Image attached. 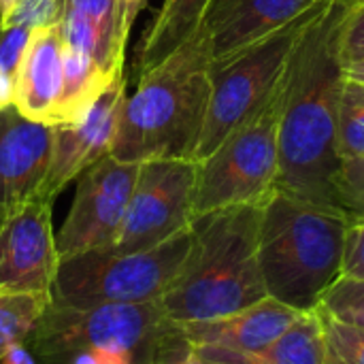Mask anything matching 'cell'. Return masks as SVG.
<instances>
[{"label": "cell", "mask_w": 364, "mask_h": 364, "mask_svg": "<svg viewBox=\"0 0 364 364\" xmlns=\"http://www.w3.org/2000/svg\"><path fill=\"white\" fill-rule=\"evenodd\" d=\"M354 0H324L303 28L279 85V173L275 190L339 211L335 177L346 85L341 30Z\"/></svg>", "instance_id": "6da1fadb"}, {"label": "cell", "mask_w": 364, "mask_h": 364, "mask_svg": "<svg viewBox=\"0 0 364 364\" xmlns=\"http://www.w3.org/2000/svg\"><path fill=\"white\" fill-rule=\"evenodd\" d=\"M260 205L196 215L192 247L160 305L175 324L209 322L243 311L267 296L258 264Z\"/></svg>", "instance_id": "7a4b0ae2"}, {"label": "cell", "mask_w": 364, "mask_h": 364, "mask_svg": "<svg viewBox=\"0 0 364 364\" xmlns=\"http://www.w3.org/2000/svg\"><path fill=\"white\" fill-rule=\"evenodd\" d=\"M209 68V45L196 30L166 60L139 75L136 92L124 100L109 154L134 164L194 160L211 94Z\"/></svg>", "instance_id": "3957f363"}, {"label": "cell", "mask_w": 364, "mask_h": 364, "mask_svg": "<svg viewBox=\"0 0 364 364\" xmlns=\"http://www.w3.org/2000/svg\"><path fill=\"white\" fill-rule=\"evenodd\" d=\"M348 226L346 213L275 190L262 205L258 232V264L267 296L296 311H314L341 277Z\"/></svg>", "instance_id": "277c9868"}, {"label": "cell", "mask_w": 364, "mask_h": 364, "mask_svg": "<svg viewBox=\"0 0 364 364\" xmlns=\"http://www.w3.org/2000/svg\"><path fill=\"white\" fill-rule=\"evenodd\" d=\"M179 333L160 301L87 309L49 301L26 346L38 364H156Z\"/></svg>", "instance_id": "5b68a950"}, {"label": "cell", "mask_w": 364, "mask_h": 364, "mask_svg": "<svg viewBox=\"0 0 364 364\" xmlns=\"http://www.w3.org/2000/svg\"><path fill=\"white\" fill-rule=\"evenodd\" d=\"M192 247V228L136 254L94 250L60 258L51 303L62 307L139 305L160 301Z\"/></svg>", "instance_id": "8992f818"}, {"label": "cell", "mask_w": 364, "mask_h": 364, "mask_svg": "<svg viewBox=\"0 0 364 364\" xmlns=\"http://www.w3.org/2000/svg\"><path fill=\"white\" fill-rule=\"evenodd\" d=\"M318 6L239 53L211 64L209 107L194 162L207 158L228 134L256 117L275 98L292 49Z\"/></svg>", "instance_id": "52a82bcc"}, {"label": "cell", "mask_w": 364, "mask_h": 364, "mask_svg": "<svg viewBox=\"0 0 364 364\" xmlns=\"http://www.w3.org/2000/svg\"><path fill=\"white\" fill-rule=\"evenodd\" d=\"M196 164L194 218L228 207H262L279 173V90L256 117Z\"/></svg>", "instance_id": "ba28073f"}, {"label": "cell", "mask_w": 364, "mask_h": 364, "mask_svg": "<svg viewBox=\"0 0 364 364\" xmlns=\"http://www.w3.org/2000/svg\"><path fill=\"white\" fill-rule=\"evenodd\" d=\"M196 168L194 160L183 158L141 162L122 230L111 250L117 254L147 252L190 228Z\"/></svg>", "instance_id": "9c48e42d"}, {"label": "cell", "mask_w": 364, "mask_h": 364, "mask_svg": "<svg viewBox=\"0 0 364 364\" xmlns=\"http://www.w3.org/2000/svg\"><path fill=\"white\" fill-rule=\"evenodd\" d=\"M139 164L107 154L77 177L70 211L55 235L60 258L111 250L130 203Z\"/></svg>", "instance_id": "30bf717a"}, {"label": "cell", "mask_w": 364, "mask_h": 364, "mask_svg": "<svg viewBox=\"0 0 364 364\" xmlns=\"http://www.w3.org/2000/svg\"><path fill=\"white\" fill-rule=\"evenodd\" d=\"M51 207L32 198L0 218V292L51 296L60 267Z\"/></svg>", "instance_id": "8fae6325"}, {"label": "cell", "mask_w": 364, "mask_h": 364, "mask_svg": "<svg viewBox=\"0 0 364 364\" xmlns=\"http://www.w3.org/2000/svg\"><path fill=\"white\" fill-rule=\"evenodd\" d=\"M128 79L117 77L77 124L53 126L51 164L36 198L53 203L55 196L75 181L87 166L111 151L119 113L126 100Z\"/></svg>", "instance_id": "7c38bea8"}, {"label": "cell", "mask_w": 364, "mask_h": 364, "mask_svg": "<svg viewBox=\"0 0 364 364\" xmlns=\"http://www.w3.org/2000/svg\"><path fill=\"white\" fill-rule=\"evenodd\" d=\"M320 2L324 0H211L198 32L213 64L282 30Z\"/></svg>", "instance_id": "4fadbf2b"}, {"label": "cell", "mask_w": 364, "mask_h": 364, "mask_svg": "<svg viewBox=\"0 0 364 364\" xmlns=\"http://www.w3.org/2000/svg\"><path fill=\"white\" fill-rule=\"evenodd\" d=\"M53 147V126L23 117L15 107L0 113V215L38 196Z\"/></svg>", "instance_id": "5bb4252c"}, {"label": "cell", "mask_w": 364, "mask_h": 364, "mask_svg": "<svg viewBox=\"0 0 364 364\" xmlns=\"http://www.w3.org/2000/svg\"><path fill=\"white\" fill-rule=\"evenodd\" d=\"M62 38L58 23L34 28L15 73L13 107L28 119L55 124L62 96Z\"/></svg>", "instance_id": "9a60e30c"}, {"label": "cell", "mask_w": 364, "mask_h": 364, "mask_svg": "<svg viewBox=\"0 0 364 364\" xmlns=\"http://www.w3.org/2000/svg\"><path fill=\"white\" fill-rule=\"evenodd\" d=\"M301 314L303 311L264 296L256 305L232 316L179 326L186 339L194 346H215L235 352H260L279 339Z\"/></svg>", "instance_id": "2e32d148"}, {"label": "cell", "mask_w": 364, "mask_h": 364, "mask_svg": "<svg viewBox=\"0 0 364 364\" xmlns=\"http://www.w3.org/2000/svg\"><path fill=\"white\" fill-rule=\"evenodd\" d=\"M207 364H324V331L318 311H303L296 322L260 352H235L215 346H194Z\"/></svg>", "instance_id": "e0dca14e"}, {"label": "cell", "mask_w": 364, "mask_h": 364, "mask_svg": "<svg viewBox=\"0 0 364 364\" xmlns=\"http://www.w3.org/2000/svg\"><path fill=\"white\" fill-rule=\"evenodd\" d=\"M209 2L211 0H162V6L139 41L134 73L143 75L151 70L188 38H192Z\"/></svg>", "instance_id": "ac0fdd59"}, {"label": "cell", "mask_w": 364, "mask_h": 364, "mask_svg": "<svg viewBox=\"0 0 364 364\" xmlns=\"http://www.w3.org/2000/svg\"><path fill=\"white\" fill-rule=\"evenodd\" d=\"M62 96L55 113V124L81 122L100 94L122 75H111L100 68L85 51L62 43Z\"/></svg>", "instance_id": "d6986e66"}, {"label": "cell", "mask_w": 364, "mask_h": 364, "mask_svg": "<svg viewBox=\"0 0 364 364\" xmlns=\"http://www.w3.org/2000/svg\"><path fill=\"white\" fill-rule=\"evenodd\" d=\"M49 301V294L0 292V358L13 348L28 343Z\"/></svg>", "instance_id": "ffe728a7"}, {"label": "cell", "mask_w": 364, "mask_h": 364, "mask_svg": "<svg viewBox=\"0 0 364 364\" xmlns=\"http://www.w3.org/2000/svg\"><path fill=\"white\" fill-rule=\"evenodd\" d=\"M60 13H73L83 17L94 26L98 36L102 38L105 47L109 49L111 58L124 64L126 55V38L119 28V17L115 9V0H62Z\"/></svg>", "instance_id": "44dd1931"}, {"label": "cell", "mask_w": 364, "mask_h": 364, "mask_svg": "<svg viewBox=\"0 0 364 364\" xmlns=\"http://www.w3.org/2000/svg\"><path fill=\"white\" fill-rule=\"evenodd\" d=\"M337 151L341 160L364 156V83L346 79L341 107Z\"/></svg>", "instance_id": "7402d4cb"}, {"label": "cell", "mask_w": 364, "mask_h": 364, "mask_svg": "<svg viewBox=\"0 0 364 364\" xmlns=\"http://www.w3.org/2000/svg\"><path fill=\"white\" fill-rule=\"evenodd\" d=\"M324 331V364H364V331L343 324L316 307Z\"/></svg>", "instance_id": "603a6c76"}, {"label": "cell", "mask_w": 364, "mask_h": 364, "mask_svg": "<svg viewBox=\"0 0 364 364\" xmlns=\"http://www.w3.org/2000/svg\"><path fill=\"white\" fill-rule=\"evenodd\" d=\"M318 307L335 320L364 331V279L339 277L326 290Z\"/></svg>", "instance_id": "cb8c5ba5"}, {"label": "cell", "mask_w": 364, "mask_h": 364, "mask_svg": "<svg viewBox=\"0 0 364 364\" xmlns=\"http://www.w3.org/2000/svg\"><path fill=\"white\" fill-rule=\"evenodd\" d=\"M335 200L350 220H364V156L341 160L335 177Z\"/></svg>", "instance_id": "d4e9b609"}, {"label": "cell", "mask_w": 364, "mask_h": 364, "mask_svg": "<svg viewBox=\"0 0 364 364\" xmlns=\"http://www.w3.org/2000/svg\"><path fill=\"white\" fill-rule=\"evenodd\" d=\"M60 11L62 0H19L4 17H0V23L34 30L58 23Z\"/></svg>", "instance_id": "484cf974"}, {"label": "cell", "mask_w": 364, "mask_h": 364, "mask_svg": "<svg viewBox=\"0 0 364 364\" xmlns=\"http://www.w3.org/2000/svg\"><path fill=\"white\" fill-rule=\"evenodd\" d=\"M364 58V0H354L341 30V60L343 66Z\"/></svg>", "instance_id": "4316f807"}, {"label": "cell", "mask_w": 364, "mask_h": 364, "mask_svg": "<svg viewBox=\"0 0 364 364\" xmlns=\"http://www.w3.org/2000/svg\"><path fill=\"white\" fill-rule=\"evenodd\" d=\"M30 34H32V30H28V28L0 23V68H4L13 77L21 64Z\"/></svg>", "instance_id": "83f0119b"}, {"label": "cell", "mask_w": 364, "mask_h": 364, "mask_svg": "<svg viewBox=\"0 0 364 364\" xmlns=\"http://www.w3.org/2000/svg\"><path fill=\"white\" fill-rule=\"evenodd\" d=\"M341 277L364 279V220H350L343 245Z\"/></svg>", "instance_id": "f1b7e54d"}, {"label": "cell", "mask_w": 364, "mask_h": 364, "mask_svg": "<svg viewBox=\"0 0 364 364\" xmlns=\"http://www.w3.org/2000/svg\"><path fill=\"white\" fill-rule=\"evenodd\" d=\"M145 4H147V0H115V9H117V17H119V28H122V34H124L126 41L130 36L134 19L145 9Z\"/></svg>", "instance_id": "f546056e"}, {"label": "cell", "mask_w": 364, "mask_h": 364, "mask_svg": "<svg viewBox=\"0 0 364 364\" xmlns=\"http://www.w3.org/2000/svg\"><path fill=\"white\" fill-rule=\"evenodd\" d=\"M15 100V77L0 68V113L13 107Z\"/></svg>", "instance_id": "4dcf8cb0"}, {"label": "cell", "mask_w": 364, "mask_h": 364, "mask_svg": "<svg viewBox=\"0 0 364 364\" xmlns=\"http://www.w3.org/2000/svg\"><path fill=\"white\" fill-rule=\"evenodd\" d=\"M0 364H38L34 354L30 352V348L23 343V346H17L13 348L11 352H6L2 358H0Z\"/></svg>", "instance_id": "1f68e13d"}, {"label": "cell", "mask_w": 364, "mask_h": 364, "mask_svg": "<svg viewBox=\"0 0 364 364\" xmlns=\"http://www.w3.org/2000/svg\"><path fill=\"white\" fill-rule=\"evenodd\" d=\"M346 79L364 83V58L363 60H358V62H352V64L346 66Z\"/></svg>", "instance_id": "d6a6232c"}, {"label": "cell", "mask_w": 364, "mask_h": 364, "mask_svg": "<svg viewBox=\"0 0 364 364\" xmlns=\"http://www.w3.org/2000/svg\"><path fill=\"white\" fill-rule=\"evenodd\" d=\"M19 0H0V17H4Z\"/></svg>", "instance_id": "836d02e7"}, {"label": "cell", "mask_w": 364, "mask_h": 364, "mask_svg": "<svg viewBox=\"0 0 364 364\" xmlns=\"http://www.w3.org/2000/svg\"><path fill=\"white\" fill-rule=\"evenodd\" d=\"M0 218H2V215H0Z\"/></svg>", "instance_id": "e575fe53"}]
</instances>
